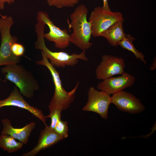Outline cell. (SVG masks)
Here are the masks:
<instances>
[{
    "instance_id": "cell-1",
    "label": "cell",
    "mask_w": 156,
    "mask_h": 156,
    "mask_svg": "<svg viewBox=\"0 0 156 156\" xmlns=\"http://www.w3.org/2000/svg\"><path fill=\"white\" fill-rule=\"evenodd\" d=\"M88 12L86 7L81 4L70 15L69 27L73 30L70 35V42L82 51L89 49L93 44L90 42L92 36L91 24L87 19Z\"/></svg>"
},
{
    "instance_id": "cell-2",
    "label": "cell",
    "mask_w": 156,
    "mask_h": 156,
    "mask_svg": "<svg viewBox=\"0 0 156 156\" xmlns=\"http://www.w3.org/2000/svg\"><path fill=\"white\" fill-rule=\"evenodd\" d=\"M42 59L36 62L39 65L44 66L50 71L54 83L55 91L53 97L48 105L50 112L56 110L62 111L69 107L75 98V94L78 87V81L74 88L68 92L63 88L59 73L49 62V60L41 51Z\"/></svg>"
},
{
    "instance_id": "cell-3",
    "label": "cell",
    "mask_w": 156,
    "mask_h": 156,
    "mask_svg": "<svg viewBox=\"0 0 156 156\" xmlns=\"http://www.w3.org/2000/svg\"><path fill=\"white\" fill-rule=\"evenodd\" d=\"M44 26L38 23L35 25L37 39L35 43V47L43 51L53 66L63 68L66 66H73L78 63L79 59L86 61H88L86 55V51H82L78 54L73 53L69 54L64 52H53L49 49L45 44L44 37Z\"/></svg>"
},
{
    "instance_id": "cell-4",
    "label": "cell",
    "mask_w": 156,
    "mask_h": 156,
    "mask_svg": "<svg viewBox=\"0 0 156 156\" xmlns=\"http://www.w3.org/2000/svg\"><path fill=\"white\" fill-rule=\"evenodd\" d=\"M6 80L14 83L22 95L28 98L33 97L40 89L39 85L31 72L18 64L5 65L1 69Z\"/></svg>"
},
{
    "instance_id": "cell-5",
    "label": "cell",
    "mask_w": 156,
    "mask_h": 156,
    "mask_svg": "<svg viewBox=\"0 0 156 156\" xmlns=\"http://www.w3.org/2000/svg\"><path fill=\"white\" fill-rule=\"evenodd\" d=\"M14 23L13 18L11 16L0 18V66L18 64L21 60L20 57L14 55L11 50L12 44L17 42L18 40L17 38L12 36L10 33L11 28Z\"/></svg>"
},
{
    "instance_id": "cell-6",
    "label": "cell",
    "mask_w": 156,
    "mask_h": 156,
    "mask_svg": "<svg viewBox=\"0 0 156 156\" xmlns=\"http://www.w3.org/2000/svg\"><path fill=\"white\" fill-rule=\"evenodd\" d=\"M123 18L120 12H113L100 6L95 8L88 19L91 24L92 36L94 37L101 36L113 24Z\"/></svg>"
},
{
    "instance_id": "cell-7",
    "label": "cell",
    "mask_w": 156,
    "mask_h": 156,
    "mask_svg": "<svg viewBox=\"0 0 156 156\" xmlns=\"http://www.w3.org/2000/svg\"><path fill=\"white\" fill-rule=\"evenodd\" d=\"M36 19L38 23L48 26L49 31L48 33L44 34V38L49 41L54 42L56 48L64 49L69 46L70 35L67 30L65 29H62L56 26L47 12L39 11Z\"/></svg>"
},
{
    "instance_id": "cell-8",
    "label": "cell",
    "mask_w": 156,
    "mask_h": 156,
    "mask_svg": "<svg viewBox=\"0 0 156 156\" xmlns=\"http://www.w3.org/2000/svg\"><path fill=\"white\" fill-rule=\"evenodd\" d=\"M87 102L82 110L96 113L103 119H107L109 107L112 103L110 95L102 91H99L92 86L89 88Z\"/></svg>"
},
{
    "instance_id": "cell-9",
    "label": "cell",
    "mask_w": 156,
    "mask_h": 156,
    "mask_svg": "<svg viewBox=\"0 0 156 156\" xmlns=\"http://www.w3.org/2000/svg\"><path fill=\"white\" fill-rule=\"evenodd\" d=\"M125 64L124 59L110 55L102 56L101 61L95 70L96 78L103 80L124 73Z\"/></svg>"
},
{
    "instance_id": "cell-10",
    "label": "cell",
    "mask_w": 156,
    "mask_h": 156,
    "mask_svg": "<svg viewBox=\"0 0 156 156\" xmlns=\"http://www.w3.org/2000/svg\"><path fill=\"white\" fill-rule=\"evenodd\" d=\"M111 98L112 103L122 112L135 114L142 112L145 109L139 99L126 91L122 90L112 94Z\"/></svg>"
},
{
    "instance_id": "cell-11",
    "label": "cell",
    "mask_w": 156,
    "mask_h": 156,
    "mask_svg": "<svg viewBox=\"0 0 156 156\" xmlns=\"http://www.w3.org/2000/svg\"><path fill=\"white\" fill-rule=\"evenodd\" d=\"M121 75L103 80L98 83L97 89L110 95L129 88L134 83L135 78L133 76L125 72Z\"/></svg>"
},
{
    "instance_id": "cell-12",
    "label": "cell",
    "mask_w": 156,
    "mask_h": 156,
    "mask_svg": "<svg viewBox=\"0 0 156 156\" xmlns=\"http://www.w3.org/2000/svg\"><path fill=\"white\" fill-rule=\"evenodd\" d=\"M13 106L25 109L34 116L46 124L47 117L41 110L31 106L24 99L16 87L10 93L9 96L5 99L0 100V108L7 106Z\"/></svg>"
},
{
    "instance_id": "cell-13",
    "label": "cell",
    "mask_w": 156,
    "mask_h": 156,
    "mask_svg": "<svg viewBox=\"0 0 156 156\" xmlns=\"http://www.w3.org/2000/svg\"><path fill=\"white\" fill-rule=\"evenodd\" d=\"M45 125L44 129L40 131L37 145L31 150L23 154V156H34L40 151L52 146L64 139L46 124Z\"/></svg>"
},
{
    "instance_id": "cell-14",
    "label": "cell",
    "mask_w": 156,
    "mask_h": 156,
    "mask_svg": "<svg viewBox=\"0 0 156 156\" xmlns=\"http://www.w3.org/2000/svg\"><path fill=\"white\" fill-rule=\"evenodd\" d=\"M1 121L3 128L1 134L9 135L25 144L27 143L30 134L36 124L35 122H32L22 128H16L12 126L9 119L4 118Z\"/></svg>"
},
{
    "instance_id": "cell-15",
    "label": "cell",
    "mask_w": 156,
    "mask_h": 156,
    "mask_svg": "<svg viewBox=\"0 0 156 156\" xmlns=\"http://www.w3.org/2000/svg\"><path fill=\"white\" fill-rule=\"evenodd\" d=\"M124 18L118 21L111 26L102 35L106 38L112 46L116 47L124 38L125 33L123 27Z\"/></svg>"
},
{
    "instance_id": "cell-16",
    "label": "cell",
    "mask_w": 156,
    "mask_h": 156,
    "mask_svg": "<svg viewBox=\"0 0 156 156\" xmlns=\"http://www.w3.org/2000/svg\"><path fill=\"white\" fill-rule=\"evenodd\" d=\"M23 144L17 142L10 135L1 134L0 135V148L9 153L16 152L22 148Z\"/></svg>"
},
{
    "instance_id": "cell-17",
    "label": "cell",
    "mask_w": 156,
    "mask_h": 156,
    "mask_svg": "<svg viewBox=\"0 0 156 156\" xmlns=\"http://www.w3.org/2000/svg\"><path fill=\"white\" fill-rule=\"evenodd\" d=\"M135 40V38L131 35L125 34L124 38L119 42V45L122 48L131 52L136 58L139 59L145 64H146L147 63L145 60L144 55L141 52L137 50L133 44V41Z\"/></svg>"
},
{
    "instance_id": "cell-18",
    "label": "cell",
    "mask_w": 156,
    "mask_h": 156,
    "mask_svg": "<svg viewBox=\"0 0 156 156\" xmlns=\"http://www.w3.org/2000/svg\"><path fill=\"white\" fill-rule=\"evenodd\" d=\"M79 0H46L50 6L58 8L72 7L77 4Z\"/></svg>"
},
{
    "instance_id": "cell-19",
    "label": "cell",
    "mask_w": 156,
    "mask_h": 156,
    "mask_svg": "<svg viewBox=\"0 0 156 156\" xmlns=\"http://www.w3.org/2000/svg\"><path fill=\"white\" fill-rule=\"evenodd\" d=\"M54 130L58 134L64 139L68 137V127L67 121L62 120L61 119L58 121Z\"/></svg>"
},
{
    "instance_id": "cell-20",
    "label": "cell",
    "mask_w": 156,
    "mask_h": 156,
    "mask_svg": "<svg viewBox=\"0 0 156 156\" xmlns=\"http://www.w3.org/2000/svg\"><path fill=\"white\" fill-rule=\"evenodd\" d=\"M62 111L56 110L50 112L49 115L46 116L47 118L51 119V123L49 126L52 129H54L58 120L61 119Z\"/></svg>"
},
{
    "instance_id": "cell-21",
    "label": "cell",
    "mask_w": 156,
    "mask_h": 156,
    "mask_svg": "<svg viewBox=\"0 0 156 156\" xmlns=\"http://www.w3.org/2000/svg\"><path fill=\"white\" fill-rule=\"evenodd\" d=\"M11 50L13 54L18 57H20L23 55L25 51L23 46L17 42L14 43L12 44Z\"/></svg>"
},
{
    "instance_id": "cell-22",
    "label": "cell",
    "mask_w": 156,
    "mask_h": 156,
    "mask_svg": "<svg viewBox=\"0 0 156 156\" xmlns=\"http://www.w3.org/2000/svg\"><path fill=\"white\" fill-rule=\"evenodd\" d=\"M14 2L15 0H0V9L3 10L4 9L5 4V3L10 5Z\"/></svg>"
},
{
    "instance_id": "cell-23",
    "label": "cell",
    "mask_w": 156,
    "mask_h": 156,
    "mask_svg": "<svg viewBox=\"0 0 156 156\" xmlns=\"http://www.w3.org/2000/svg\"><path fill=\"white\" fill-rule=\"evenodd\" d=\"M103 6L102 7L103 8L110 10V8L109 7L108 2V0H103Z\"/></svg>"
},
{
    "instance_id": "cell-24",
    "label": "cell",
    "mask_w": 156,
    "mask_h": 156,
    "mask_svg": "<svg viewBox=\"0 0 156 156\" xmlns=\"http://www.w3.org/2000/svg\"><path fill=\"white\" fill-rule=\"evenodd\" d=\"M156 68V58H154L150 67V69L151 70H155Z\"/></svg>"
},
{
    "instance_id": "cell-25",
    "label": "cell",
    "mask_w": 156,
    "mask_h": 156,
    "mask_svg": "<svg viewBox=\"0 0 156 156\" xmlns=\"http://www.w3.org/2000/svg\"><path fill=\"white\" fill-rule=\"evenodd\" d=\"M0 16L1 17V18H6L7 16L6 15H2V14H0Z\"/></svg>"
}]
</instances>
